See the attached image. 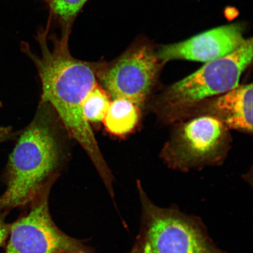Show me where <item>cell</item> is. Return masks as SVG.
<instances>
[{
    "label": "cell",
    "mask_w": 253,
    "mask_h": 253,
    "mask_svg": "<svg viewBox=\"0 0 253 253\" xmlns=\"http://www.w3.org/2000/svg\"><path fill=\"white\" fill-rule=\"evenodd\" d=\"M110 99L109 94L100 84L87 94L84 103L83 113L90 125L103 122L111 103Z\"/></svg>",
    "instance_id": "7c38bea8"
},
{
    "label": "cell",
    "mask_w": 253,
    "mask_h": 253,
    "mask_svg": "<svg viewBox=\"0 0 253 253\" xmlns=\"http://www.w3.org/2000/svg\"><path fill=\"white\" fill-rule=\"evenodd\" d=\"M11 126H1L0 127V144L8 140L15 135Z\"/></svg>",
    "instance_id": "5bb4252c"
},
{
    "label": "cell",
    "mask_w": 253,
    "mask_h": 253,
    "mask_svg": "<svg viewBox=\"0 0 253 253\" xmlns=\"http://www.w3.org/2000/svg\"><path fill=\"white\" fill-rule=\"evenodd\" d=\"M141 118V107L128 100L116 98L111 102L103 120L109 133L123 137L133 131Z\"/></svg>",
    "instance_id": "30bf717a"
},
{
    "label": "cell",
    "mask_w": 253,
    "mask_h": 253,
    "mask_svg": "<svg viewBox=\"0 0 253 253\" xmlns=\"http://www.w3.org/2000/svg\"><path fill=\"white\" fill-rule=\"evenodd\" d=\"M245 40L241 25H224L183 42L161 46L157 55L164 63L176 59L207 63L233 52Z\"/></svg>",
    "instance_id": "ba28073f"
},
{
    "label": "cell",
    "mask_w": 253,
    "mask_h": 253,
    "mask_svg": "<svg viewBox=\"0 0 253 253\" xmlns=\"http://www.w3.org/2000/svg\"><path fill=\"white\" fill-rule=\"evenodd\" d=\"M49 7L50 20L58 22L62 33H71L73 24L88 0H43Z\"/></svg>",
    "instance_id": "8fae6325"
},
{
    "label": "cell",
    "mask_w": 253,
    "mask_h": 253,
    "mask_svg": "<svg viewBox=\"0 0 253 253\" xmlns=\"http://www.w3.org/2000/svg\"><path fill=\"white\" fill-rule=\"evenodd\" d=\"M57 179L50 180L44 185L25 208V212L11 223L4 253L93 252L84 240L66 235L52 219L49 195Z\"/></svg>",
    "instance_id": "8992f818"
},
{
    "label": "cell",
    "mask_w": 253,
    "mask_h": 253,
    "mask_svg": "<svg viewBox=\"0 0 253 253\" xmlns=\"http://www.w3.org/2000/svg\"><path fill=\"white\" fill-rule=\"evenodd\" d=\"M194 113L213 117L228 129L252 133L253 84L239 85L202 104Z\"/></svg>",
    "instance_id": "9c48e42d"
},
{
    "label": "cell",
    "mask_w": 253,
    "mask_h": 253,
    "mask_svg": "<svg viewBox=\"0 0 253 253\" xmlns=\"http://www.w3.org/2000/svg\"><path fill=\"white\" fill-rule=\"evenodd\" d=\"M50 21L40 29L36 40L41 52L37 55L28 44L24 52L36 66L41 83V102L52 107L63 128L86 152L111 197L114 195L113 176L100 149L91 126L85 119V98L99 84L100 61L87 62L75 58L69 50L71 33L49 35Z\"/></svg>",
    "instance_id": "6da1fadb"
},
{
    "label": "cell",
    "mask_w": 253,
    "mask_h": 253,
    "mask_svg": "<svg viewBox=\"0 0 253 253\" xmlns=\"http://www.w3.org/2000/svg\"><path fill=\"white\" fill-rule=\"evenodd\" d=\"M9 213L0 212V248H5L11 229V223L6 222L5 218Z\"/></svg>",
    "instance_id": "4fadbf2b"
},
{
    "label": "cell",
    "mask_w": 253,
    "mask_h": 253,
    "mask_svg": "<svg viewBox=\"0 0 253 253\" xmlns=\"http://www.w3.org/2000/svg\"><path fill=\"white\" fill-rule=\"evenodd\" d=\"M229 129L219 120L201 116L180 125L161 151V157L173 169L188 171L216 165L230 148Z\"/></svg>",
    "instance_id": "52a82bcc"
},
{
    "label": "cell",
    "mask_w": 253,
    "mask_h": 253,
    "mask_svg": "<svg viewBox=\"0 0 253 253\" xmlns=\"http://www.w3.org/2000/svg\"><path fill=\"white\" fill-rule=\"evenodd\" d=\"M253 55L251 38L233 52L206 63L194 74L167 88L152 102V109L169 123L192 115L202 104L238 86Z\"/></svg>",
    "instance_id": "3957f363"
},
{
    "label": "cell",
    "mask_w": 253,
    "mask_h": 253,
    "mask_svg": "<svg viewBox=\"0 0 253 253\" xmlns=\"http://www.w3.org/2000/svg\"><path fill=\"white\" fill-rule=\"evenodd\" d=\"M63 130L52 107L40 102L9 156L2 176L6 189L0 197V212L25 209L44 185L58 179L66 155Z\"/></svg>",
    "instance_id": "7a4b0ae2"
},
{
    "label": "cell",
    "mask_w": 253,
    "mask_h": 253,
    "mask_svg": "<svg viewBox=\"0 0 253 253\" xmlns=\"http://www.w3.org/2000/svg\"><path fill=\"white\" fill-rule=\"evenodd\" d=\"M164 63L154 44L139 39L110 62L100 61L99 84L113 99L122 98L141 107L157 83Z\"/></svg>",
    "instance_id": "5b68a950"
},
{
    "label": "cell",
    "mask_w": 253,
    "mask_h": 253,
    "mask_svg": "<svg viewBox=\"0 0 253 253\" xmlns=\"http://www.w3.org/2000/svg\"><path fill=\"white\" fill-rule=\"evenodd\" d=\"M141 205L140 232L129 253H227L214 244L198 217L172 206L157 207L138 182Z\"/></svg>",
    "instance_id": "277c9868"
},
{
    "label": "cell",
    "mask_w": 253,
    "mask_h": 253,
    "mask_svg": "<svg viewBox=\"0 0 253 253\" xmlns=\"http://www.w3.org/2000/svg\"><path fill=\"white\" fill-rule=\"evenodd\" d=\"M93 253V252H84V251H79V252H68V253Z\"/></svg>",
    "instance_id": "9a60e30c"
}]
</instances>
